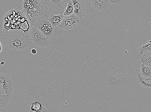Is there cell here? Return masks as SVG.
<instances>
[{"label":"cell","instance_id":"cell-1","mask_svg":"<svg viewBox=\"0 0 151 112\" xmlns=\"http://www.w3.org/2000/svg\"><path fill=\"white\" fill-rule=\"evenodd\" d=\"M23 12L31 25L40 17L43 7L41 0H23Z\"/></svg>","mask_w":151,"mask_h":112},{"label":"cell","instance_id":"cell-2","mask_svg":"<svg viewBox=\"0 0 151 112\" xmlns=\"http://www.w3.org/2000/svg\"><path fill=\"white\" fill-rule=\"evenodd\" d=\"M70 0H41L43 7L41 14V17L47 20L51 14L58 15L64 13Z\"/></svg>","mask_w":151,"mask_h":112},{"label":"cell","instance_id":"cell-3","mask_svg":"<svg viewBox=\"0 0 151 112\" xmlns=\"http://www.w3.org/2000/svg\"><path fill=\"white\" fill-rule=\"evenodd\" d=\"M6 40L9 47L13 52L26 49L33 44L30 37L26 34L13 35L7 37Z\"/></svg>","mask_w":151,"mask_h":112},{"label":"cell","instance_id":"cell-4","mask_svg":"<svg viewBox=\"0 0 151 112\" xmlns=\"http://www.w3.org/2000/svg\"><path fill=\"white\" fill-rule=\"evenodd\" d=\"M25 34L29 36L33 44L38 47L47 48L50 44L49 38L33 25H31L29 29Z\"/></svg>","mask_w":151,"mask_h":112},{"label":"cell","instance_id":"cell-5","mask_svg":"<svg viewBox=\"0 0 151 112\" xmlns=\"http://www.w3.org/2000/svg\"><path fill=\"white\" fill-rule=\"evenodd\" d=\"M32 25L43 32L47 38H50L53 36L54 27L47 20L43 17L38 18Z\"/></svg>","mask_w":151,"mask_h":112},{"label":"cell","instance_id":"cell-6","mask_svg":"<svg viewBox=\"0 0 151 112\" xmlns=\"http://www.w3.org/2000/svg\"><path fill=\"white\" fill-rule=\"evenodd\" d=\"M13 82L10 76L0 73V94L9 95L13 94Z\"/></svg>","mask_w":151,"mask_h":112},{"label":"cell","instance_id":"cell-7","mask_svg":"<svg viewBox=\"0 0 151 112\" xmlns=\"http://www.w3.org/2000/svg\"><path fill=\"white\" fill-rule=\"evenodd\" d=\"M80 23L79 17L73 14L71 15L65 16L59 27L62 29L69 30L73 29Z\"/></svg>","mask_w":151,"mask_h":112},{"label":"cell","instance_id":"cell-8","mask_svg":"<svg viewBox=\"0 0 151 112\" xmlns=\"http://www.w3.org/2000/svg\"><path fill=\"white\" fill-rule=\"evenodd\" d=\"M74 7V14L81 18L86 15V5L85 0H71Z\"/></svg>","mask_w":151,"mask_h":112},{"label":"cell","instance_id":"cell-9","mask_svg":"<svg viewBox=\"0 0 151 112\" xmlns=\"http://www.w3.org/2000/svg\"><path fill=\"white\" fill-rule=\"evenodd\" d=\"M91 1L93 8L99 11L107 10L109 7V0H91Z\"/></svg>","mask_w":151,"mask_h":112},{"label":"cell","instance_id":"cell-10","mask_svg":"<svg viewBox=\"0 0 151 112\" xmlns=\"http://www.w3.org/2000/svg\"><path fill=\"white\" fill-rule=\"evenodd\" d=\"M65 16L64 13L58 14V15L51 14L49 16L47 20L54 27H59Z\"/></svg>","mask_w":151,"mask_h":112},{"label":"cell","instance_id":"cell-11","mask_svg":"<svg viewBox=\"0 0 151 112\" xmlns=\"http://www.w3.org/2000/svg\"><path fill=\"white\" fill-rule=\"evenodd\" d=\"M137 81L143 87L151 88V78L146 79L144 77L141 73H138Z\"/></svg>","mask_w":151,"mask_h":112},{"label":"cell","instance_id":"cell-12","mask_svg":"<svg viewBox=\"0 0 151 112\" xmlns=\"http://www.w3.org/2000/svg\"><path fill=\"white\" fill-rule=\"evenodd\" d=\"M13 94L9 95L0 94V108H5L10 103L12 99Z\"/></svg>","mask_w":151,"mask_h":112},{"label":"cell","instance_id":"cell-13","mask_svg":"<svg viewBox=\"0 0 151 112\" xmlns=\"http://www.w3.org/2000/svg\"><path fill=\"white\" fill-rule=\"evenodd\" d=\"M141 73L146 79L151 78V66H147L142 64L140 68Z\"/></svg>","mask_w":151,"mask_h":112},{"label":"cell","instance_id":"cell-14","mask_svg":"<svg viewBox=\"0 0 151 112\" xmlns=\"http://www.w3.org/2000/svg\"><path fill=\"white\" fill-rule=\"evenodd\" d=\"M140 57V60L142 64L146 66H151V52L144 54Z\"/></svg>","mask_w":151,"mask_h":112},{"label":"cell","instance_id":"cell-15","mask_svg":"<svg viewBox=\"0 0 151 112\" xmlns=\"http://www.w3.org/2000/svg\"><path fill=\"white\" fill-rule=\"evenodd\" d=\"M151 52V40L148 43L143 45L139 49V55L140 57L145 53Z\"/></svg>","mask_w":151,"mask_h":112},{"label":"cell","instance_id":"cell-16","mask_svg":"<svg viewBox=\"0 0 151 112\" xmlns=\"http://www.w3.org/2000/svg\"><path fill=\"white\" fill-rule=\"evenodd\" d=\"M43 107L41 103L34 102L30 105L29 110V112H38L41 110Z\"/></svg>","mask_w":151,"mask_h":112},{"label":"cell","instance_id":"cell-17","mask_svg":"<svg viewBox=\"0 0 151 112\" xmlns=\"http://www.w3.org/2000/svg\"><path fill=\"white\" fill-rule=\"evenodd\" d=\"M74 7L71 0L68 2V4L64 12L65 16L71 15L74 14Z\"/></svg>","mask_w":151,"mask_h":112},{"label":"cell","instance_id":"cell-18","mask_svg":"<svg viewBox=\"0 0 151 112\" xmlns=\"http://www.w3.org/2000/svg\"><path fill=\"white\" fill-rule=\"evenodd\" d=\"M124 1L125 0H109L111 4L117 6L122 5Z\"/></svg>","mask_w":151,"mask_h":112},{"label":"cell","instance_id":"cell-19","mask_svg":"<svg viewBox=\"0 0 151 112\" xmlns=\"http://www.w3.org/2000/svg\"><path fill=\"white\" fill-rule=\"evenodd\" d=\"M38 112H48V111L47 109V108H46L43 106V107L42 108L41 110L40 111H39Z\"/></svg>","mask_w":151,"mask_h":112},{"label":"cell","instance_id":"cell-20","mask_svg":"<svg viewBox=\"0 0 151 112\" xmlns=\"http://www.w3.org/2000/svg\"><path fill=\"white\" fill-rule=\"evenodd\" d=\"M37 51L36 49L34 48L32 49L31 50V53L34 55L36 54H37Z\"/></svg>","mask_w":151,"mask_h":112},{"label":"cell","instance_id":"cell-21","mask_svg":"<svg viewBox=\"0 0 151 112\" xmlns=\"http://www.w3.org/2000/svg\"><path fill=\"white\" fill-rule=\"evenodd\" d=\"M0 47H1V52H1L2 50V47L1 42H0Z\"/></svg>","mask_w":151,"mask_h":112},{"label":"cell","instance_id":"cell-22","mask_svg":"<svg viewBox=\"0 0 151 112\" xmlns=\"http://www.w3.org/2000/svg\"><path fill=\"white\" fill-rule=\"evenodd\" d=\"M5 64V63L4 62H2L1 63V65H4Z\"/></svg>","mask_w":151,"mask_h":112}]
</instances>
